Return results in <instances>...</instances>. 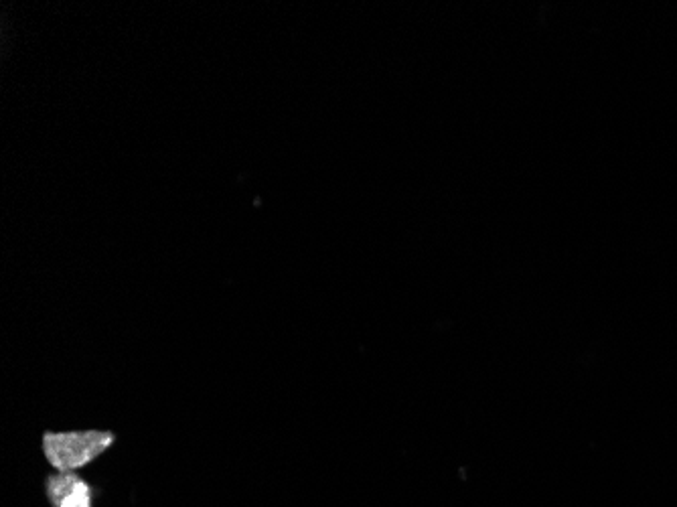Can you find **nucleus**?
<instances>
[{"mask_svg": "<svg viewBox=\"0 0 677 507\" xmlns=\"http://www.w3.org/2000/svg\"><path fill=\"white\" fill-rule=\"evenodd\" d=\"M116 437L110 430H71V432H45L43 453L49 465L61 473H73L100 455H104Z\"/></svg>", "mask_w": 677, "mask_h": 507, "instance_id": "f257e3e1", "label": "nucleus"}, {"mask_svg": "<svg viewBox=\"0 0 677 507\" xmlns=\"http://www.w3.org/2000/svg\"><path fill=\"white\" fill-rule=\"evenodd\" d=\"M47 495L53 507H92V487L75 473L49 475Z\"/></svg>", "mask_w": 677, "mask_h": 507, "instance_id": "f03ea898", "label": "nucleus"}]
</instances>
